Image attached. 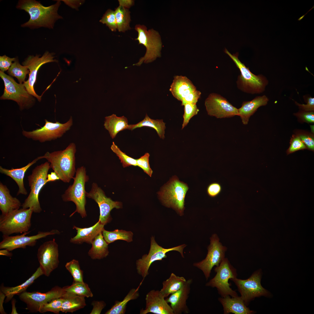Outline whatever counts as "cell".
<instances>
[{
  "mask_svg": "<svg viewBox=\"0 0 314 314\" xmlns=\"http://www.w3.org/2000/svg\"><path fill=\"white\" fill-rule=\"evenodd\" d=\"M60 4V1L58 0L54 4L45 6L34 0L19 1L17 8L24 10L30 16L29 20L22 24L21 27L32 29L40 27L53 28L56 21L62 18L58 13Z\"/></svg>",
  "mask_w": 314,
  "mask_h": 314,
  "instance_id": "cell-1",
  "label": "cell"
},
{
  "mask_svg": "<svg viewBox=\"0 0 314 314\" xmlns=\"http://www.w3.org/2000/svg\"><path fill=\"white\" fill-rule=\"evenodd\" d=\"M76 146L74 142L69 144L62 150L52 152H46L43 156L47 159L51 168L58 175L60 180L69 183L73 179L76 172L75 154Z\"/></svg>",
  "mask_w": 314,
  "mask_h": 314,
  "instance_id": "cell-2",
  "label": "cell"
},
{
  "mask_svg": "<svg viewBox=\"0 0 314 314\" xmlns=\"http://www.w3.org/2000/svg\"><path fill=\"white\" fill-rule=\"evenodd\" d=\"M224 51L233 61L240 72L236 81L238 88L244 92L252 94L263 92L269 83L266 77L262 74L256 75L252 73L239 60L238 53L232 54L226 48Z\"/></svg>",
  "mask_w": 314,
  "mask_h": 314,
  "instance_id": "cell-3",
  "label": "cell"
},
{
  "mask_svg": "<svg viewBox=\"0 0 314 314\" xmlns=\"http://www.w3.org/2000/svg\"><path fill=\"white\" fill-rule=\"evenodd\" d=\"M188 185L173 176L158 193L159 199L165 206L171 208L181 216L184 214L185 199Z\"/></svg>",
  "mask_w": 314,
  "mask_h": 314,
  "instance_id": "cell-4",
  "label": "cell"
},
{
  "mask_svg": "<svg viewBox=\"0 0 314 314\" xmlns=\"http://www.w3.org/2000/svg\"><path fill=\"white\" fill-rule=\"evenodd\" d=\"M50 168V163L46 162L37 165L28 176L30 192L22 205V208L31 209L33 212L39 213L42 210L39 199V194L42 188L47 183L48 172Z\"/></svg>",
  "mask_w": 314,
  "mask_h": 314,
  "instance_id": "cell-5",
  "label": "cell"
},
{
  "mask_svg": "<svg viewBox=\"0 0 314 314\" xmlns=\"http://www.w3.org/2000/svg\"><path fill=\"white\" fill-rule=\"evenodd\" d=\"M76 173L75 176L73 178L74 181L73 184L69 186L62 195V198L64 201L73 202L76 206V210L70 217L77 212L84 218L87 216L85 209L86 192L85 185L88 181L89 177L86 175L85 168L83 166L77 168Z\"/></svg>",
  "mask_w": 314,
  "mask_h": 314,
  "instance_id": "cell-6",
  "label": "cell"
},
{
  "mask_svg": "<svg viewBox=\"0 0 314 314\" xmlns=\"http://www.w3.org/2000/svg\"><path fill=\"white\" fill-rule=\"evenodd\" d=\"M33 212L30 208H21L0 216V231L3 235L28 232L31 226Z\"/></svg>",
  "mask_w": 314,
  "mask_h": 314,
  "instance_id": "cell-7",
  "label": "cell"
},
{
  "mask_svg": "<svg viewBox=\"0 0 314 314\" xmlns=\"http://www.w3.org/2000/svg\"><path fill=\"white\" fill-rule=\"evenodd\" d=\"M135 29L138 32V37L135 40L138 41L139 44L143 45L146 51L144 56L133 65L140 66L143 62L151 63L160 57L162 44L159 33L153 29L147 30L146 26L140 24H136Z\"/></svg>",
  "mask_w": 314,
  "mask_h": 314,
  "instance_id": "cell-8",
  "label": "cell"
},
{
  "mask_svg": "<svg viewBox=\"0 0 314 314\" xmlns=\"http://www.w3.org/2000/svg\"><path fill=\"white\" fill-rule=\"evenodd\" d=\"M0 76L3 81L5 88L1 100H11L17 102L19 109L23 110L32 107L35 99L27 91L23 83H18L11 77L0 71Z\"/></svg>",
  "mask_w": 314,
  "mask_h": 314,
  "instance_id": "cell-9",
  "label": "cell"
},
{
  "mask_svg": "<svg viewBox=\"0 0 314 314\" xmlns=\"http://www.w3.org/2000/svg\"><path fill=\"white\" fill-rule=\"evenodd\" d=\"M44 120V125L40 128L31 131L23 130L22 135L27 138L41 143L51 141L61 137L70 129L73 124L72 116L64 123L58 122H53L46 119Z\"/></svg>",
  "mask_w": 314,
  "mask_h": 314,
  "instance_id": "cell-10",
  "label": "cell"
},
{
  "mask_svg": "<svg viewBox=\"0 0 314 314\" xmlns=\"http://www.w3.org/2000/svg\"><path fill=\"white\" fill-rule=\"evenodd\" d=\"M215 276L207 283L206 286L216 287L222 297L227 295L232 297L238 296L236 292L230 288L231 284L229 280L236 278V269L230 264L227 258H224L219 265L215 267Z\"/></svg>",
  "mask_w": 314,
  "mask_h": 314,
  "instance_id": "cell-11",
  "label": "cell"
},
{
  "mask_svg": "<svg viewBox=\"0 0 314 314\" xmlns=\"http://www.w3.org/2000/svg\"><path fill=\"white\" fill-rule=\"evenodd\" d=\"M186 246V245L183 244L172 248H164L156 242L154 237L152 236L148 254L144 255L141 258L136 261V269L138 273L144 279L149 274V269L152 263L156 261H161L163 258H166V253L170 251H177L184 258L183 250Z\"/></svg>",
  "mask_w": 314,
  "mask_h": 314,
  "instance_id": "cell-12",
  "label": "cell"
},
{
  "mask_svg": "<svg viewBox=\"0 0 314 314\" xmlns=\"http://www.w3.org/2000/svg\"><path fill=\"white\" fill-rule=\"evenodd\" d=\"M210 240L206 258L201 261L193 264L194 267L202 271L206 280L210 277L213 267L215 266H219L225 258V254L226 250V248L219 242V239L216 234H213L210 238Z\"/></svg>",
  "mask_w": 314,
  "mask_h": 314,
  "instance_id": "cell-13",
  "label": "cell"
},
{
  "mask_svg": "<svg viewBox=\"0 0 314 314\" xmlns=\"http://www.w3.org/2000/svg\"><path fill=\"white\" fill-rule=\"evenodd\" d=\"M261 271L258 270L247 279L242 280L237 278L230 279L237 286L241 295L240 297L246 305L256 297L269 295L267 291L261 284Z\"/></svg>",
  "mask_w": 314,
  "mask_h": 314,
  "instance_id": "cell-14",
  "label": "cell"
},
{
  "mask_svg": "<svg viewBox=\"0 0 314 314\" xmlns=\"http://www.w3.org/2000/svg\"><path fill=\"white\" fill-rule=\"evenodd\" d=\"M30 232L28 231L15 236L3 235L2 240L0 243V249H6L11 251L17 248H25L27 246L33 247L35 245L38 240L60 233L58 230L53 229L49 231H39L36 235L31 236H26Z\"/></svg>",
  "mask_w": 314,
  "mask_h": 314,
  "instance_id": "cell-15",
  "label": "cell"
},
{
  "mask_svg": "<svg viewBox=\"0 0 314 314\" xmlns=\"http://www.w3.org/2000/svg\"><path fill=\"white\" fill-rule=\"evenodd\" d=\"M65 292L63 288L56 286L44 293L25 291L19 295L20 299L26 305V309L35 313L39 312L43 304L53 299L61 297Z\"/></svg>",
  "mask_w": 314,
  "mask_h": 314,
  "instance_id": "cell-16",
  "label": "cell"
},
{
  "mask_svg": "<svg viewBox=\"0 0 314 314\" xmlns=\"http://www.w3.org/2000/svg\"><path fill=\"white\" fill-rule=\"evenodd\" d=\"M86 196L94 200L98 204L100 210L99 221L104 225L112 220L111 211L114 208L119 209L122 207L121 202L113 201L107 197L104 191L95 183H92L90 191L86 192Z\"/></svg>",
  "mask_w": 314,
  "mask_h": 314,
  "instance_id": "cell-17",
  "label": "cell"
},
{
  "mask_svg": "<svg viewBox=\"0 0 314 314\" xmlns=\"http://www.w3.org/2000/svg\"><path fill=\"white\" fill-rule=\"evenodd\" d=\"M36 55L29 56L22 63L23 66H26L29 71L28 80L23 83L28 92L31 95L36 98L40 102L41 96L38 95L35 92L34 89V85L35 83L38 70L43 65L46 63L58 61L53 59L54 56L52 53L48 51L44 53L42 56Z\"/></svg>",
  "mask_w": 314,
  "mask_h": 314,
  "instance_id": "cell-18",
  "label": "cell"
},
{
  "mask_svg": "<svg viewBox=\"0 0 314 314\" xmlns=\"http://www.w3.org/2000/svg\"><path fill=\"white\" fill-rule=\"evenodd\" d=\"M37 256L44 274L49 276L58 267L59 263L58 245L55 239L42 244L38 249Z\"/></svg>",
  "mask_w": 314,
  "mask_h": 314,
  "instance_id": "cell-19",
  "label": "cell"
},
{
  "mask_svg": "<svg viewBox=\"0 0 314 314\" xmlns=\"http://www.w3.org/2000/svg\"><path fill=\"white\" fill-rule=\"evenodd\" d=\"M205 105L208 114L217 118L238 115V109L225 98L217 93L210 94L205 100Z\"/></svg>",
  "mask_w": 314,
  "mask_h": 314,
  "instance_id": "cell-20",
  "label": "cell"
},
{
  "mask_svg": "<svg viewBox=\"0 0 314 314\" xmlns=\"http://www.w3.org/2000/svg\"><path fill=\"white\" fill-rule=\"evenodd\" d=\"M160 290H152L146 295V306L140 314L152 313L156 314H174L173 310Z\"/></svg>",
  "mask_w": 314,
  "mask_h": 314,
  "instance_id": "cell-21",
  "label": "cell"
},
{
  "mask_svg": "<svg viewBox=\"0 0 314 314\" xmlns=\"http://www.w3.org/2000/svg\"><path fill=\"white\" fill-rule=\"evenodd\" d=\"M192 280H186L180 290L167 297L166 300L173 310L174 314H188L190 312L187 305V300L189 297Z\"/></svg>",
  "mask_w": 314,
  "mask_h": 314,
  "instance_id": "cell-22",
  "label": "cell"
},
{
  "mask_svg": "<svg viewBox=\"0 0 314 314\" xmlns=\"http://www.w3.org/2000/svg\"><path fill=\"white\" fill-rule=\"evenodd\" d=\"M269 101L268 98L265 95H263L256 97L250 101H243L241 107L238 109V116L240 117L242 123L247 124L250 117L259 107L266 105Z\"/></svg>",
  "mask_w": 314,
  "mask_h": 314,
  "instance_id": "cell-23",
  "label": "cell"
},
{
  "mask_svg": "<svg viewBox=\"0 0 314 314\" xmlns=\"http://www.w3.org/2000/svg\"><path fill=\"white\" fill-rule=\"evenodd\" d=\"M104 225L98 221L93 226L88 228H80L74 226L73 229L76 230V235L71 238L70 241L75 244H81L85 242L91 244L95 237L102 232Z\"/></svg>",
  "mask_w": 314,
  "mask_h": 314,
  "instance_id": "cell-24",
  "label": "cell"
},
{
  "mask_svg": "<svg viewBox=\"0 0 314 314\" xmlns=\"http://www.w3.org/2000/svg\"><path fill=\"white\" fill-rule=\"evenodd\" d=\"M196 90L191 81L185 76H176L174 77L170 91L173 96L181 101L190 93Z\"/></svg>",
  "mask_w": 314,
  "mask_h": 314,
  "instance_id": "cell-25",
  "label": "cell"
},
{
  "mask_svg": "<svg viewBox=\"0 0 314 314\" xmlns=\"http://www.w3.org/2000/svg\"><path fill=\"white\" fill-rule=\"evenodd\" d=\"M218 300L223 306L224 314H250L254 312L247 307L241 297H231L227 295L220 297Z\"/></svg>",
  "mask_w": 314,
  "mask_h": 314,
  "instance_id": "cell-26",
  "label": "cell"
},
{
  "mask_svg": "<svg viewBox=\"0 0 314 314\" xmlns=\"http://www.w3.org/2000/svg\"><path fill=\"white\" fill-rule=\"evenodd\" d=\"M43 156L38 157L29 163L25 166L21 168L8 169L0 166V172L3 174L10 176L16 182L19 187V190L17 195L21 194L26 195L27 192L24 187L23 182V179L25 173L27 170L33 164L36 163L38 160L42 159Z\"/></svg>",
  "mask_w": 314,
  "mask_h": 314,
  "instance_id": "cell-27",
  "label": "cell"
},
{
  "mask_svg": "<svg viewBox=\"0 0 314 314\" xmlns=\"http://www.w3.org/2000/svg\"><path fill=\"white\" fill-rule=\"evenodd\" d=\"M20 201L12 197L6 185L0 183V209L1 215H5L9 212L19 209L21 206Z\"/></svg>",
  "mask_w": 314,
  "mask_h": 314,
  "instance_id": "cell-28",
  "label": "cell"
},
{
  "mask_svg": "<svg viewBox=\"0 0 314 314\" xmlns=\"http://www.w3.org/2000/svg\"><path fill=\"white\" fill-rule=\"evenodd\" d=\"M44 274L43 272L39 266L32 275L22 283L17 286L13 287H5L2 286L0 291L6 295L5 301L8 302L11 299L16 295H19L26 291L27 288L31 285L40 276Z\"/></svg>",
  "mask_w": 314,
  "mask_h": 314,
  "instance_id": "cell-29",
  "label": "cell"
},
{
  "mask_svg": "<svg viewBox=\"0 0 314 314\" xmlns=\"http://www.w3.org/2000/svg\"><path fill=\"white\" fill-rule=\"evenodd\" d=\"M104 125L113 139L120 131L128 129L129 124L127 119L124 116L118 117L113 114L105 117Z\"/></svg>",
  "mask_w": 314,
  "mask_h": 314,
  "instance_id": "cell-30",
  "label": "cell"
},
{
  "mask_svg": "<svg viewBox=\"0 0 314 314\" xmlns=\"http://www.w3.org/2000/svg\"><path fill=\"white\" fill-rule=\"evenodd\" d=\"M61 297L63 301L61 312L63 313H73L86 306L84 297L65 292Z\"/></svg>",
  "mask_w": 314,
  "mask_h": 314,
  "instance_id": "cell-31",
  "label": "cell"
},
{
  "mask_svg": "<svg viewBox=\"0 0 314 314\" xmlns=\"http://www.w3.org/2000/svg\"><path fill=\"white\" fill-rule=\"evenodd\" d=\"M91 244L92 247L89 251L88 254L92 259H101L106 257L108 255V244L104 240L102 233L95 237Z\"/></svg>",
  "mask_w": 314,
  "mask_h": 314,
  "instance_id": "cell-32",
  "label": "cell"
},
{
  "mask_svg": "<svg viewBox=\"0 0 314 314\" xmlns=\"http://www.w3.org/2000/svg\"><path fill=\"white\" fill-rule=\"evenodd\" d=\"M186 281L183 277L172 273L169 278L163 282V287L160 291L164 297L167 298L181 288Z\"/></svg>",
  "mask_w": 314,
  "mask_h": 314,
  "instance_id": "cell-33",
  "label": "cell"
},
{
  "mask_svg": "<svg viewBox=\"0 0 314 314\" xmlns=\"http://www.w3.org/2000/svg\"><path fill=\"white\" fill-rule=\"evenodd\" d=\"M165 123L163 119L155 120L150 118L146 114L144 119L136 124L129 125L128 129L133 130L134 129L143 126L150 127L154 129L160 138L163 139L165 138Z\"/></svg>",
  "mask_w": 314,
  "mask_h": 314,
  "instance_id": "cell-34",
  "label": "cell"
},
{
  "mask_svg": "<svg viewBox=\"0 0 314 314\" xmlns=\"http://www.w3.org/2000/svg\"><path fill=\"white\" fill-rule=\"evenodd\" d=\"M140 285L136 289H131L124 299L121 301H115L114 305L105 313V314H124L126 305L131 300L137 299L139 296L138 292Z\"/></svg>",
  "mask_w": 314,
  "mask_h": 314,
  "instance_id": "cell-35",
  "label": "cell"
},
{
  "mask_svg": "<svg viewBox=\"0 0 314 314\" xmlns=\"http://www.w3.org/2000/svg\"><path fill=\"white\" fill-rule=\"evenodd\" d=\"M117 29L119 32H124L131 29L130 12L128 8L119 6L115 11Z\"/></svg>",
  "mask_w": 314,
  "mask_h": 314,
  "instance_id": "cell-36",
  "label": "cell"
},
{
  "mask_svg": "<svg viewBox=\"0 0 314 314\" xmlns=\"http://www.w3.org/2000/svg\"><path fill=\"white\" fill-rule=\"evenodd\" d=\"M102 234L104 240L108 244L118 240H124L128 242L133 241V234L131 231L118 229L108 231L104 229Z\"/></svg>",
  "mask_w": 314,
  "mask_h": 314,
  "instance_id": "cell-37",
  "label": "cell"
},
{
  "mask_svg": "<svg viewBox=\"0 0 314 314\" xmlns=\"http://www.w3.org/2000/svg\"><path fill=\"white\" fill-rule=\"evenodd\" d=\"M63 288L66 292L85 297H92L93 296V294L88 285L84 282H73L71 285Z\"/></svg>",
  "mask_w": 314,
  "mask_h": 314,
  "instance_id": "cell-38",
  "label": "cell"
},
{
  "mask_svg": "<svg viewBox=\"0 0 314 314\" xmlns=\"http://www.w3.org/2000/svg\"><path fill=\"white\" fill-rule=\"evenodd\" d=\"M8 73L17 78L19 83L22 84L25 81L26 75L29 74V71L26 66L21 65L16 58L8 69Z\"/></svg>",
  "mask_w": 314,
  "mask_h": 314,
  "instance_id": "cell-39",
  "label": "cell"
},
{
  "mask_svg": "<svg viewBox=\"0 0 314 314\" xmlns=\"http://www.w3.org/2000/svg\"><path fill=\"white\" fill-rule=\"evenodd\" d=\"M65 267L72 276L73 282H83V271L81 269L78 261L73 259L67 262Z\"/></svg>",
  "mask_w": 314,
  "mask_h": 314,
  "instance_id": "cell-40",
  "label": "cell"
},
{
  "mask_svg": "<svg viewBox=\"0 0 314 314\" xmlns=\"http://www.w3.org/2000/svg\"><path fill=\"white\" fill-rule=\"evenodd\" d=\"M110 149L118 157L123 167L131 166H137L136 159L129 156L123 152L114 142H113Z\"/></svg>",
  "mask_w": 314,
  "mask_h": 314,
  "instance_id": "cell-41",
  "label": "cell"
},
{
  "mask_svg": "<svg viewBox=\"0 0 314 314\" xmlns=\"http://www.w3.org/2000/svg\"><path fill=\"white\" fill-rule=\"evenodd\" d=\"M63 301L62 297L53 299L42 305L39 312L43 313L50 312L58 314L61 311Z\"/></svg>",
  "mask_w": 314,
  "mask_h": 314,
  "instance_id": "cell-42",
  "label": "cell"
},
{
  "mask_svg": "<svg viewBox=\"0 0 314 314\" xmlns=\"http://www.w3.org/2000/svg\"><path fill=\"white\" fill-rule=\"evenodd\" d=\"M295 134L297 135L306 145L307 149L314 151V135L313 133L302 130H295Z\"/></svg>",
  "mask_w": 314,
  "mask_h": 314,
  "instance_id": "cell-43",
  "label": "cell"
},
{
  "mask_svg": "<svg viewBox=\"0 0 314 314\" xmlns=\"http://www.w3.org/2000/svg\"><path fill=\"white\" fill-rule=\"evenodd\" d=\"M183 106L184 113L183 115L182 129L187 125L190 119L194 115H197L199 111L196 104L186 103Z\"/></svg>",
  "mask_w": 314,
  "mask_h": 314,
  "instance_id": "cell-44",
  "label": "cell"
},
{
  "mask_svg": "<svg viewBox=\"0 0 314 314\" xmlns=\"http://www.w3.org/2000/svg\"><path fill=\"white\" fill-rule=\"evenodd\" d=\"M99 22L106 24L112 31L115 32L117 29L115 11L110 9L106 11Z\"/></svg>",
  "mask_w": 314,
  "mask_h": 314,
  "instance_id": "cell-45",
  "label": "cell"
},
{
  "mask_svg": "<svg viewBox=\"0 0 314 314\" xmlns=\"http://www.w3.org/2000/svg\"><path fill=\"white\" fill-rule=\"evenodd\" d=\"M290 145L286 151L287 155L301 150L307 149V148L300 138L295 134H293L290 140Z\"/></svg>",
  "mask_w": 314,
  "mask_h": 314,
  "instance_id": "cell-46",
  "label": "cell"
},
{
  "mask_svg": "<svg viewBox=\"0 0 314 314\" xmlns=\"http://www.w3.org/2000/svg\"><path fill=\"white\" fill-rule=\"evenodd\" d=\"M149 154L145 153L144 155L138 159H136L137 166L142 169L144 172L150 177L151 176L153 171L150 168L149 163Z\"/></svg>",
  "mask_w": 314,
  "mask_h": 314,
  "instance_id": "cell-47",
  "label": "cell"
},
{
  "mask_svg": "<svg viewBox=\"0 0 314 314\" xmlns=\"http://www.w3.org/2000/svg\"><path fill=\"white\" fill-rule=\"evenodd\" d=\"M293 115L301 123L306 122L308 124L314 123V111H305L299 110Z\"/></svg>",
  "mask_w": 314,
  "mask_h": 314,
  "instance_id": "cell-48",
  "label": "cell"
},
{
  "mask_svg": "<svg viewBox=\"0 0 314 314\" xmlns=\"http://www.w3.org/2000/svg\"><path fill=\"white\" fill-rule=\"evenodd\" d=\"M303 97L306 104H300L295 101V104L298 107L299 110L305 111H314V98L306 95Z\"/></svg>",
  "mask_w": 314,
  "mask_h": 314,
  "instance_id": "cell-49",
  "label": "cell"
},
{
  "mask_svg": "<svg viewBox=\"0 0 314 314\" xmlns=\"http://www.w3.org/2000/svg\"><path fill=\"white\" fill-rule=\"evenodd\" d=\"M201 93L197 90L192 92L182 100L181 105L186 103L196 104L200 97Z\"/></svg>",
  "mask_w": 314,
  "mask_h": 314,
  "instance_id": "cell-50",
  "label": "cell"
},
{
  "mask_svg": "<svg viewBox=\"0 0 314 314\" xmlns=\"http://www.w3.org/2000/svg\"><path fill=\"white\" fill-rule=\"evenodd\" d=\"M16 58H10L6 55L0 56V69L3 72L6 71L9 69L12 64V62L14 61Z\"/></svg>",
  "mask_w": 314,
  "mask_h": 314,
  "instance_id": "cell-51",
  "label": "cell"
},
{
  "mask_svg": "<svg viewBox=\"0 0 314 314\" xmlns=\"http://www.w3.org/2000/svg\"><path fill=\"white\" fill-rule=\"evenodd\" d=\"M222 188L220 185L217 183H213L209 184L207 189L208 195L211 197H215L221 192Z\"/></svg>",
  "mask_w": 314,
  "mask_h": 314,
  "instance_id": "cell-52",
  "label": "cell"
},
{
  "mask_svg": "<svg viewBox=\"0 0 314 314\" xmlns=\"http://www.w3.org/2000/svg\"><path fill=\"white\" fill-rule=\"evenodd\" d=\"M93 308L90 314H100L106 306V304L103 301H93L91 303Z\"/></svg>",
  "mask_w": 314,
  "mask_h": 314,
  "instance_id": "cell-53",
  "label": "cell"
},
{
  "mask_svg": "<svg viewBox=\"0 0 314 314\" xmlns=\"http://www.w3.org/2000/svg\"><path fill=\"white\" fill-rule=\"evenodd\" d=\"M119 6L126 8H130L134 5V1L132 0H119Z\"/></svg>",
  "mask_w": 314,
  "mask_h": 314,
  "instance_id": "cell-54",
  "label": "cell"
},
{
  "mask_svg": "<svg viewBox=\"0 0 314 314\" xmlns=\"http://www.w3.org/2000/svg\"><path fill=\"white\" fill-rule=\"evenodd\" d=\"M60 179L57 174L55 172H52L50 174H48L47 176V183L49 182L55 181Z\"/></svg>",
  "mask_w": 314,
  "mask_h": 314,
  "instance_id": "cell-55",
  "label": "cell"
},
{
  "mask_svg": "<svg viewBox=\"0 0 314 314\" xmlns=\"http://www.w3.org/2000/svg\"><path fill=\"white\" fill-rule=\"evenodd\" d=\"M5 295L1 291L0 292V313L1 314H5L6 313L4 310L3 304L5 297Z\"/></svg>",
  "mask_w": 314,
  "mask_h": 314,
  "instance_id": "cell-56",
  "label": "cell"
},
{
  "mask_svg": "<svg viewBox=\"0 0 314 314\" xmlns=\"http://www.w3.org/2000/svg\"><path fill=\"white\" fill-rule=\"evenodd\" d=\"M10 251L6 249H1L0 250V255L5 256L8 257H11L12 256L13 254Z\"/></svg>",
  "mask_w": 314,
  "mask_h": 314,
  "instance_id": "cell-57",
  "label": "cell"
},
{
  "mask_svg": "<svg viewBox=\"0 0 314 314\" xmlns=\"http://www.w3.org/2000/svg\"><path fill=\"white\" fill-rule=\"evenodd\" d=\"M15 299H13L11 302L12 305V310L11 313V314H18L16 311V308L15 307Z\"/></svg>",
  "mask_w": 314,
  "mask_h": 314,
  "instance_id": "cell-58",
  "label": "cell"
}]
</instances>
